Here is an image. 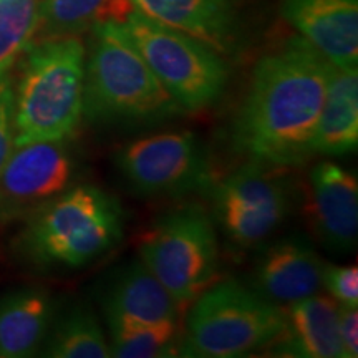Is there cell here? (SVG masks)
<instances>
[{
  "label": "cell",
  "instance_id": "cell-1",
  "mask_svg": "<svg viewBox=\"0 0 358 358\" xmlns=\"http://www.w3.org/2000/svg\"><path fill=\"white\" fill-rule=\"evenodd\" d=\"M330 60L306 38H290L257 62L234 120V143L252 161L289 168L312 156Z\"/></svg>",
  "mask_w": 358,
  "mask_h": 358
},
{
  "label": "cell",
  "instance_id": "cell-2",
  "mask_svg": "<svg viewBox=\"0 0 358 358\" xmlns=\"http://www.w3.org/2000/svg\"><path fill=\"white\" fill-rule=\"evenodd\" d=\"M13 87V145L69 140L83 116L85 45L78 37L35 42Z\"/></svg>",
  "mask_w": 358,
  "mask_h": 358
},
{
  "label": "cell",
  "instance_id": "cell-3",
  "mask_svg": "<svg viewBox=\"0 0 358 358\" xmlns=\"http://www.w3.org/2000/svg\"><path fill=\"white\" fill-rule=\"evenodd\" d=\"M85 62L83 115L96 122L156 123L182 110L140 55L122 24L93 27Z\"/></svg>",
  "mask_w": 358,
  "mask_h": 358
},
{
  "label": "cell",
  "instance_id": "cell-4",
  "mask_svg": "<svg viewBox=\"0 0 358 358\" xmlns=\"http://www.w3.org/2000/svg\"><path fill=\"white\" fill-rule=\"evenodd\" d=\"M120 204L90 185L66 187L37 209L27 224L22 245L43 266L78 268L103 256L122 239Z\"/></svg>",
  "mask_w": 358,
  "mask_h": 358
},
{
  "label": "cell",
  "instance_id": "cell-5",
  "mask_svg": "<svg viewBox=\"0 0 358 358\" xmlns=\"http://www.w3.org/2000/svg\"><path fill=\"white\" fill-rule=\"evenodd\" d=\"M187 310L181 357H248L271 345L284 322L279 303L234 279L214 282Z\"/></svg>",
  "mask_w": 358,
  "mask_h": 358
},
{
  "label": "cell",
  "instance_id": "cell-6",
  "mask_svg": "<svg viewBox=\"0 0 358 358\" xmlns=\"http://www.w3.org/2000/svg\"><path fill=\"white\" fill-rule=\"evenodd\" d=\"M140 261L186 312L217 279L216 227L196 206L156 219L138 243Z\"/></svg>",
  "mask_w": 358,
  "mask_h": 358
},
{
  "label": "cell",
  "instance_id": "cell-7",
  "mask_svg": "<svg viewBox=\"0 0 358 358\" xmlns=\"http://www.w3.org/2000/svg\"><path fill=\"white\" fill-rule=\"evenodd\" d=\"M122 27L182 110L209 108L221 98L229 80V66L216 50L138 12L129 13Z\"/></svg>",
  "mask_w": 358,
  "mask_h": 358
},
{
  "label": "cell",
  "instance_id": "cell-8",
  "mask_svg": "<svg viewBox=\"0 0 358 358\" xmlns=\"http://www.w3.org/2000/svg\"><path fill=\"white\" fill-rule=\"evenodd\" d=\"M284 169L250 161L213 189L217 222L237 248L262 244L287 219L292 187Z\"/></svg>",
  "mask_w": 358,
  "mask_h": 358
},
{
  "label": "cell",
  "instance_id": "cell-9",
  "mask_svg": "<svg viewBox=\"0 0 358 358\" xmlns=\"http://www.w3.org/2000/svg\"><path fill=\"white\" fill-rule=\"evenodd\" d=\"M115 164L127 185L141 196H171L213 187L203 145L191 131H164L122 146Z\"/></svg>",
  "mask_w": 358,
  "mask_h": 358
},
{
  "label": "cell",
  "instance_id": "cell-10",
  "mask_svg": "<svg viewBox=\"0 0 358 358\" xmlns=\"http://www.w3.org/2000/svg\"><path fill=\"white\" fill-rule=\"evenodd\" d=\"M66 140L13 148L0 169V222L34 214L70 187L75 161Z\"/></svg>",
  "mask_w": 358,
  "mask_h": 358
},
{
  "label": "cell",
  "instance_id": "cell-11",
  "mask_svg": "<svg viewBox=\"0 0 358 358\" xmlns=\"http://www.w3.org/2000/svg\"><path fill=\"white\" fill-rule=\"evenodd\" d=\"M306 216L317 239L334 252H350L358 237L357 176L332 161L308 173Z\"/></svg>",
  "mask_w": 358,
  "mask_h": 358
},
{
  "label": "cell",
  "instance_id": "cell-12",
  "mask_svg": "<svg viewBox=\"0 0 358 358\" xmlns=\"http://www.w3.org/2000/svg\"><path fill=\"white\" fill-rule=\"evenodd\" d=\"M282 17L325 58L358 64V0H282Z\"/></svg>",
  "mask_w": 358,
  "mask_h": 358
},
{
  "label": "cell",
  "instance_id": "cell-13",
  "mask_svg": "<svg viewBox=\"0 0 358 358\" xmlns=\"http://www.w3.org/2000/svg\"><path fill=\"white\" fill-rule=\"evenodd\" d=\"M325 262L301 237H287L271 244L259 257L256 290L274 303L301 301L319 292Z\"/></svg>",
  "mask_w": 358,
  "mask_h": 358
},
{
  "label": "cell",
  "instance_id": "cell-14",
  "mask_svg": "<svg viewBox=\"0 0 358 358\" xmlns=\"http://www.w3.org/2000/svg\"><path fill=\"white\" fill-rule=\"evenodd\" d=\"M340 303L332 295L313 294L282 308V330L271 343L272 355L343 358L338 338Z\"/></svg>",
  "mask_w": 358,
  "mask_h": 358
},
{
  "label": "cell",
  "instance_id": "cell-15",
  "mask_svg": "<svg viewBox=\"0 0 358 358\" xmlns=\"http://www.w3.org/2000/svg\"><path fill=\"white\" fill-rule=\"evenodd\" d=\"M134 12L198 38L217 53H231L236 43L232 0H131Z\"/></svg>",
  "mask_w": 358,
  "mask_h": 358
},
{
  "label": "cell",
  "instance_id": "cell-16",
  "mask_svg": "<svg viewBox=\"0 0 358 358\" xmlns=\"http://www.w3.org/2000/svg\"><path fill=\"white\" fill-rule=\"evenodd\" d=\"M106 322L129 320L141 324L179 322L181 310L171 294L141 261L118 271L101 299Z\"/></svg>",
  "mask_w": 358,
  "mask_h": 358
},
{
  "label": "cell",
  "instance_id": "cell-17",
  "mask_svg": "<svg viewBox=\"0 0 358 358\" xmlns=\"http://www.w3.org/2000/svg\"><path fill=\"white\" fill-rule=\"evenodd\" d=\"M358 145V71L330 62L329 83L312 143V155L342 156Z\"/></svg>",
  "mask_w": 358,
  "mask_h": 358
},
{
  "label": "cell",
  "instance_id": "cell-18",
  "mask_svg": "<svg viewBox=\"0 0 358 358\" xmlns=\"http://www.w3.org/2000/svg\"><path fill=\"white\" fill-rule=\"evenodd\" d=\"M53 301L42 289H19L0 299V358L32 357L52 324Z\"/></svg>",
  "mask_w": 358,
  "mask_h": 358
},
{
  "label": "cell",
  "instance_id": "cell-19",
  "mask_svg": "<svg viewBox=\"0 0 358 358\" xmlns=\"http://www.w3.org/2000/svg\"><path fill=\"white\" fill-rule=\"evenodd\" d=\"M131 12V0H38L34 40L78 37L105 22L123 24Z\"/></svg>",
  "mask_w": 358,
  "mask_h": 358
},
{
  "label": "cell",
  "instance_id": "cell-20",
  "mask_svg": "<svg viewBox=\"0 0 358 358\" xmlns=\"http://www.w3.org/2000/svg\"><path fill=\"white\" fill-rule=\"evenodd\" d=\"M110 330L111 357L159 358L176 357L181 347L182 330L179 322L141 324L129 320L106 322Z\"/></svg>",
  "mask_w": 358,
  "mask_h": 358
},
{
  "label": "cell",
  "instance_id": "cell-21",
  "mask_svg": "<svg viewBox=\"0 0 358 358\" xmlns=\"http://www.w3.org/2000/svg\"><path fill=\"white\" fill-rule=\"evenodd\" d=\"M45 355L52 358H110V342L90 307H75L58 322Z\"/></svg>",
  "mask_w": 358,
  "mask_h": 358
},
{
  "label": "cell",
  "instance_id": "cell-22",
  "mask_svg": "<svg viewBox=\"0 0 358 358\" xmlns=\"http://www.w3.org/2000/svg\"><path fill=\"white\" fill-rule=\"evenodd\" d=\"M38 0H0V78L34 42Z\"/></svg>",
  "mask_w": 358,
  "mask_h": 358
},
{
  "label": "cell",
  "instance_id": "cell-23",
  "mask_svg": "<svg viewBox=\"0 0 358 358\" xmlns=\"http://www.w3.org/2000/svg\"><path fill=\"white\" fill-rule=\"evenodd\" d=\"M322 285L342 306H358V267L325 264Z\"/></svg>",
  "mask_w": 358,
  "mask_h": 358
},
{
  "label": "cell",
  "instance_id": "cell-24",
  "mask_svg": "<svg viewBox=\"0 0 358 358\" xmlns=\"http://www.w3.org/2000/svg\"><path fill=\"white\" fill-rule=\"evenodd\" d=\"M13 148V85L8 75L0 78V169Z\"/></svg>",
  "mask_w": 358,
  "mask_h": 358
},
{
  "label": "cell",
  "instance_id": "cell-25",
  "mask_svg": "<svg viewBox=\"0 0 358 358\" xmlns=\"http://www.w3.org/2000/svg\"><path fill=\"white\" fill-rule=\"evenodd\" d=\"M338 338L343 358L358 357V310L357 306H342L338 312Z\"/></svg>",
  "mask_w": 358,
  "mask_h": 358
}]
</instances>
